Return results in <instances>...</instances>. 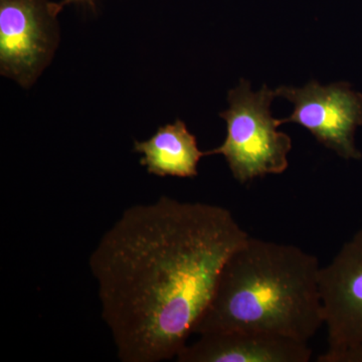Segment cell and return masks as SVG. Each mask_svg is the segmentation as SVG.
Wrapping results in <instances>:
<instances>
[{"label": "cell", "mask_w": 362, "mask_h": 362, "mask_svg": "<svg viewBox=\"0 0 362 362\" xmlns=\"http://www.w3.org/2000/svg\"><path fill=\"white\" fill-rule=\"evenodd\" d=\"M276 97V90L266 85L252 92L246 80H240L239 86L228 92L230 108L221 113L226 122L225 142L206 154L225 157L233 177L240 183L282 175L289 166L292 139L278 131L282 123L272 116L271 105Z\"/></svg>", "instance_id": "cell-3"}, {"label": "cell", "mask_w": 362, "mask_h": 362, "mask_svg": "<svg viewBox=\"0 0 362 362\" xmlns=\"http://www.w3.org/2000/svg\"><path fill=\"white\" fill-rule=\"evenodd\" d=\"M134 151L143 154L140 163L157 176L190 178L197 175V166L206 156L197 146V138L185 122L168 124L146 141H135Z\"/></svg>", "instance_id": "cell-8"}, {"label": "cell", "mask_w": 362, "mask_h": 362, "mask_svg": "<svg viewBox=\"0 0 362 362\" xmlns=\"http://www.w3.org/2000/svg\"><path fill=\"white\" fill-rule=\"evenodd\" d=\"M318 362H362V343L340 349H327L317 357Z\"/></svg>", "instance_id": "cell-9"}, {"label": "cell", "mask_w": 362, "mask_h": 362, "mask_svg": "<svg viewBox=\"0 0 362 362\" xmlns=\"http://www.w3.org/2000/svg\"><path fill=\"white\" fill-rule=\"evenodd\" d=\"M59 4L47 0H0L1 74L28 87L52 59L58 44Z\"/></svg>", "instance_id": "cell-5"}, {"label": "cell", "mask_w": 362, "mask_h": 362, "mask_svg": "<svg viewBox=\"0 0 362 362\" xmlns=\"http://www.w3.org/2000/svg\"><path fill=\"white\" fill-rule=\"evenodd\" d=\"M176 356L178 362H308V342L251 331H220L199 335Z\"/></svg>", "instance_id": "cell-7"}, {"label": "cell", "mask_w": 362, "mask_h": 362, "mask_svg": "<svg viewBox=\"0 0 362 362\" xmlns=\"http://www.w3.org/2000/svg\"><path fill=\"white\" fill-rule=\"evenodd\" d=\"M320 270L301 247L249 235L223 264L192 334L251 331L308 342L324 326Z\"/></svg>", "instance_id": "cell-2"}, {"label": "cell", "mask_w": 362, "mask_h": 362, "mask_svg": "<svg viewBox=\"0 0 362 362\" xmlns=\"http://www.w3.org/2000/svg\"><path fill=\"white\" fill-rule=\"evenodd\" d=\"M320 293L328 349L362 343V230L321 267Z\"/></svg>", "instance_id": "cell-6"}, {"label": "cell", "mask_w": 362, "mask_h": 362, "mask_svg": "<svg viewBox=\"0 0 362 362\" xmlns=\"http://www.w3.org/2000/svg\"><path fill=\"white\" fill-rule=\"evenodd\" d=\"M277 97L294 105L291 115L281 123H295L309 131L317 141L344 159H361L354 134L362 125V94L346 82L327 86L311 81L303 88L276 89Z\"/></svg>", "instance_id": "cell-4"}, {"label": "cell", "mask_w": 362, "mask_h": 362, "mask_svg": "<svg viewBox=\"0 0 362 362\" xmlns=\"http://www.w3.org/2000/svg\"><path fill=\"white\" fill-rule=\"evenodd\" d=\"M78 1H83V0H64L62 4H59V6L63 7L64 6H66V4H73V2H78Z\"/></svg>", "instance_id": "cell-10"}, {"label": "cell", "mask_w": 362, "mask_h": 362, "mask_svg": "<svg viewBox=\"0 0 362 362\" xmlns=\"http://www.w3.org/2000/svg\"><path fill=\"white\" fill-rule=\"evenodd\" d=\"M249 238L225 207L162 197L126 209L90 254L123 362L176 358L230 254Z\"/></svg>", "instance_id": "cell-1"}]
</instances>
